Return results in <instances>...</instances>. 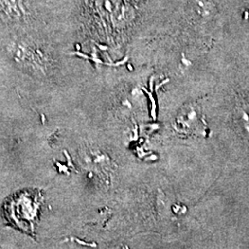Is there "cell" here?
Returning <instances> with one entry per match:
<instances>
[{
	"label": "cell",
	"instance_id": "cell-1",
	"mask_svg": "<svg viewBox=\"0 0 249 249\" xmlns=\"http://www.w3.org/2000/svg\"><path fill=\"white\" fill-rule=\"evenodd\" d=\"M42 196L35 192H23L11 196L5 205V212L10 223L27 232H35V222L37 217Z\"/></svg>",
	"mask_w": 249,
	"mask_h": 249
},
{
	"label": "cell",
	"instance_id": "cell-2",
	"mask_svg": "<svg viewBox=\"0 0 249 249\" xmlns=\"http://www.w3.org/2000/svg\"><path fill=\"white\" fill-rule=\"evenodd\" d=\"M0 10L6 15L17 17L21 14V5L19 0H0Z\"/></svg>",
	"mask_w": 249,
	"mask_h": 249
}]
</instances>
